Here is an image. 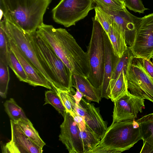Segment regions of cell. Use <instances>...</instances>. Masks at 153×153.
<instances>
[{
  "mask_svg": "<svg viewBox=\"0 0 153 153\" xmlns=\"http://www.w3.org/2000/svg\"><path fill=\"white\" fill-rule=\"evenodd\" d=\"M52 0H0L4 16L25 32H35L43 23L44 15Z\"/></svg>",
  "mask_w": 153,
  "mask_h": 153,
  "instance_id": "cell-2",
  "label": "cell"
},
{
  "mask_svg": "<svg viewBox=\"0 0 153 153\" xmlns=\"http://www.w3.org/2000/svg\"><path fill=\"white\" fill-rule=\"evenodd\" d=\"M90 102L82 98L79 103L76 104V110L83 118L86 126L101 139L107 128V123L103 120L99 108Z\"/></svg>",
  "mask_w": 153,
  "mask_h": 153,
  "instance_id": "cell-13",
  "label": "cell"
},
{
  "mask_svg": "<svg viewBox=\"0 0 153 153\" xmlns=\"http://www.w3.org/2000/svg\"><path fill=\"white\" fill-rule=\"evenodd\" d=\"M141 140L140 127L135 120L112 123L98 145L88 153H121Z\"/></svg>",
  "mask_w": 153,
  "mask_h": 153,
  "instance_id": "cell-4",
  "label": "cell"
},
{
  "mask_svg": "<svg viewBox=\"0 0 153 153\" xmlns=\"http://www.w3.org/2000/svg\"><path fill=\"white\" fill-rule=\"evenodd\" d=\"M64 121L60 126L59 140L69 153H83V147L80 137V130L70 113L65 112Z\"/></svg>",
  "mask_w": 153,
  "mask_h": 153,
  "instance_id": "cell-12",
  "label": "cell"
},
{
  "mask_svg": "<svg viewBox=\"0 0 153 153\" xmlns=\"http://www.w3.org/2000/svg\"><path fill=\"white\" fill-rule=\"evenodd\" d=\"M129 47L135 57L151 59L153 57V13L142 17L133 44Z\"/></svg>",
  "mask_w": 153,
  "mask_h": 153,
  "instance_id": "cell-9",
  "label": "cell"
},
{
  "mask_svg": "<svg viewBox=\"0 0 153 153\" xmlns=\"http://www.w3.org/2000/svg\"><path fill=\"white\" fill-rule=\"evenodd\" d=\"M8 38L5 30L4 21L3 19L0 22V61L8 65Z\"/></svg>",
  "mask_w": 153,
  "mask_h": 153,
  "instance_id": "cell-28",
  "label": "cell"
},
{
  "mask_svg": "<svg viewBox=\"0 0 153 153\" xmlns=\"http://www.w3.org/2000/svg\"><path fill=\"white\" fill-rule=\"evenodd\" d=\"M8 38L10 48L19 59L27 76V83L34 87L41 86L52 90L48 82L25 58L11 39L8 36Z\"/></svg>",
  "mask_w": 153,
  "mask_h": 153,
  "instance_id": "cell-15",
  "label": "cell"
},
{
  "mask_svg": "<svg viewBox=\"0 0 153 153\" xmlns=\"http://www.w3.org/2000/svg\"><path fill=\"white\" fill-rule=\"evenodd\" d=\"M70 114L78 126L80 131L84 130L86 126L83 118L78 114L76 111Z\"/></svg>",
  "mask_w": 153,
  "mask_h": 153,
  "instance_id": "cell-33",
  "label": "cell"
},
{
  "mask_svg": "<svg viewBox=\"0 0 153 153\" xmlns=\"http://www.w3.org/2000/svg\"><path fill=\"white\" fill-rule=\"evenodd\" d=\"M107 34L115 55L118 57H121L128 46L114 22Z\"/></svg>",
  "mask_w": 153,
  "mask_h": 153,
  "instance_id": "cell-20",
  "label": "cell"
},
{
  "mask_svg": "<svg viewBox=\"0 0 153 153\" xmlns=\"http://www.w3.org/2000/svg\"><path fill=\"white\" fill-rule=\"evenodd\" d=\"M4 106L5 111L11 120L14 122L20 120L30 121L22 108L17 104L13 98L7 100L4 103Z\"/></svg>",
  "mask_w": 153,
  "mask_h": 153,
  "instance_id": "cell-21",
  "label": "cell"
},
{
  "mask_svg": "<svg viewBox=\"0 0 153 153\" xmlns=\"http://www.w3.org/2000/svg\"><path fill=\"white\" fill-rule=\"evenodd\" d=\"M139 124L143 143L140 153H153V113L136 120Z\"/></svg>",
  "mask_w": 153,
  "mask_h": 153,
  "instance_id": "cell-18",
  "label": "cell"
},
{
  "mask_svg": "<svg viewBox=\"0 0 153 153\" xmlns=\"http://www.w3.org/2000/svg\"><path fill=\"white\" fill-rule=\"evenodd\" d=\"M8 65L0 61V95L3 98L6 97L10 80Z\"/></svg>",
  "mask_w": 153,
  "mask_h": 153,
  "instance_id": "cell-29",
  "label": "cell"
},
{
  "mask_svg": "<svg viewBox=\"0 0 153 153\" xmlns=\"http://www.w3.org/2000/svg\"><path fill=\"white\" fill-rule=\"evenodd\" d=\"M92 20V32L86 52L89 67L88 79L92 85L101 91L104 74V36L106 32L94 17Z\"/></svg>",
  "mask_w": 153,
  "mask_h": 153,
  "instance_id": "cell-5",
  "label": "cell"
},
{
  "mask_svg": "<svg viewBox=\"0 0 153 153\" xmlns=\"http://www.w3.org/2000/svg\"><path fill=\"white\" fill-rule=\"evenodd\" d=\"M120 0L122 1H123V0Z\"/></svg>",
  "mask_w": 153,
  "mask_h": 153,
  "instance_id": "cell-37",
  "label": "cell"
},
{
  "mask_svg": "<svg viewBox=\"0 0 153 153\" xmlns=\"http://www.w3.org/2000/svg\"><path fill=\"white\" fill-rule=\"evenodd\" d=\"M74 96L76 101V104L79 103L83 97L82 94L77 90H76V91L75 94L74 95Z\"/></svg>",
  "mask_w": 153,
  "mask_h": 153,
  "instance_id": "cell-35",
  "label": "cell"
},
{
  "mask_svg": "<svg viewBox=\"0 0 153 153\" xmlns=\"http://www.w3.org/2000/svg\"><path fill=\"white\" fill-rule=\"evenodd\" d=\"M128 91L126 75L123 70L116 79L110 81L109 99L114 102Z\"/></svg>",
  "mask_w": 153,
  "mask_h": 153,
  "instance_id": "cell-19",
  "label": "cell"
},
{
  "mask_svg": "<svg viewBox=\"0 0 153 153\" xmlns=\"http://www.w3.org/2000/svg\"><path fill=\"white\" fill-rule=\"evenodd\" d=\"M114 102L112 123L135 120L145 107L144 99L133 95L129 91Z\"/></svg>",
  "mask_w": 153,
  "mask_h": 153,
  "instance_id": "cell-11",
  "label": "cell"
},
{
  "mask_svg": "<svg viewBox=\"0 0 153 153\" xmlns=\"http://www.w3.org/2000/svg\"><path fill=\"white\" fill-rule=\"evenodd\" d=\"M143 67L150 76L153 79V63L151 59H142Z\"/></svg>",
  "mask_w": 153,
  "mask_h": 153,
  "instance_id": "cell-34",
  "label": "cell"
},
{
  "mask_svg": "<svg viewBox=\"0 0 153 153\" xmlns=\"http://www.w3.org/2000/svg\"><path fill=\"white\" fill-rule=\"evenodd\" d=\"M94 3L93 0H61L52 10L53 19L65 27L75 25L94 8Z\"/></svg>",
  "mask_w": 153,
  "mask_h": 153,
  "instance_id": "cell-6",
  "label": "cell"
},
{
  "mask_svg": "<svg viewBox=\"0 0 153 153\" xmlns=\"http://www.w3.org/2000/svg\"><path fill=\"white\" fill-rule=\"evenodd\" d=\"M126 7L135 13H143L148 10L145 7L141 0H123Z\"/></svg>",
  "mask_w": 153,
  "mask_h": 153,
  "instance_id": "cell-32",
  "label": "cell"
},
{
  "mask_svg": "<svg viewBox=\"0 0 153 153\" xmlns=\"http://www.w3.org/2000/svg\"><path fill=\"white\" fill-rule=\"evenodd\" d=\"M80 137L83 144V153H88L98 145L101 140L97 134L87 126L84 130L80 131Z\"/></svg>",
  "mask_w": 153,
  "mask_h": 153,
  "instance_id": "cell-23",
  "label": "cell"
},
{
  "mask_svg": "<svg viewBox=\"0 0 153 153\" xmlns=\"http://www.w3.org/2000/svg\"><path fill=\"white\" fill-rule=\"evenodd\" d=\"M45 102L43 105H51L63 117L66 110L58 94L55 91L50 90L45 92Z\"/></svg>",
  "mask_w": 153,
  "mask_h": 153,
  "instance_id": "cell-27",
  "label": "cell"
},
{
  "mask_svg": "<svg viewBox=\"0 0 153 153\" xmlns=\"http://www.w3.org/2000/svg\"><path fill=\"white\" fill-rule=\"evenodd\" d=\"M126 76L128 89L131 94L153 102V79L144 69L142 58H133Z\"/></svg>",
  "mask_w": 153,
  "mask_h": 153,
  "instance_id": "cell-8",
  "label": "cell"
},
{
  "mask_svg": "<svg viewBox=\"0 0 153 153\" xmlns=\"http://www.w3.org/2000/svg\"><path fill=\"white\" fill-rule=\"evenodd\" d=\"M36 32L49 45L72 72L88 78L89 67L87 54L75 39L65 29L55 28L44 23Z\"/></svg>",
  "mask_w": 153,
  "mask_h": 153,
  "instance_id": "cell-1",
  "label": "cell"
},
{
  "mask_svg": "<svg viewBox=\"0 0 153 153\" xmlns=\"http://www.w3.org/2000/svg\"><path fill=\"white\" fill-rule=\"evenodd\" d=\"M95 3L107 8L120 9L126 7L123 1L120 0H93Z\"/></svg>",
  "mask_w": 153,
  "mask_h": 153,
  "instance_id": "cell-31",
  "label": "cell"
},
{
  "mask_svg": "<svg viewBox=\"0 0 153 153\" xmlns=\"http://www.w3.org/2000/svg\"><path fill=\"white\" fill-rule=\"evenodd\" d=\"M5 28L8 36L15 43L25 58L41 73L53 88L52 82L42 68L36 55L31 33H27L9 18L4 16Z\"/></svg>",
  "mask_w": 153,
  "mask_h": 153,
  "instance_id": "cell-7",
  "label": "cell"
},
{
  "mask_svg": "<svg viewBox=\"0 0 153 153\" xmlns=\"http://www.w3.org/2000/svg\"><path fill=\"white\" fill-rule=\"evenodd\" d=\"M72 78L73 87L79 91L86 100L99 103L102 99L101 91L92 85L87 77L74 74Z\"/></svg>",
  "mask_w": 153,
  "mask_h": 153,
  "instance_id": "cell-17",
  "label": "cell"
},
{
  "mask_svg": "<svg viewBox=\"0 0 153 153\" xmlns=\"http://www.w3.org/2000/svg\"><path fill=\"white\" fill-rule=\"evenodd\" d=\"M56 92L59 95L62 103L65 107L66 111L71 113L76 111V101L74 96L75 92L72 88L68 91L58 90Z\"/></svg>",
  "mask_w": 153,
  "mask_h": 153,
  "instance_id": "cell-26",
  "label": "cell"
},
{
  "mask_svg": "<svg viewBox=\"0 0 153 153\" xmlns=\"http://www.w3.org/2000/svg\"><path fill=\"white\" fill-rule=\"evenodd\" d=\"M31 35L38 59L51 79L54 91L70 90L73 87L71 71L36 31Z\"/></svg>",
  "mask_w": 153,
  "mask_h": 153,
  "instance_id": "cell-3",
  "label": "cell"
},
{
  "mask_svg": "<svg viewBox=\"0 0 153 153\" xmlns=\"http://www.w3.org/2000/svg\"><path fill=\"white\" fill-rule=\"evenodd\" d=\"M134 57L131 51L128 47L127 49L125 52L122 56L119 58L117 61L111 80L116 79L123 70L126 75L129 67Z\"/></svg>",
  "mask_w": 153,
  "mask_h": 153,
  "instance_id": "cell-24",
  "label": "cell"
},
{
  "mask_svg": "<svg viewBox=\"0 0 153 153\" xmlns=\"http://www.w3.org/2000/svg\"><path fill=\"white\" fill-rule=\"evenodd\" d=\"M94 9L95 15L94 18L99 22L107 34L114 22L112 17L97 4Z\"/></svg>",
  "mask_w": 153,
  "mask_h": 153,
  "instance_id": "cell-30",
  "label": "cell"
},
{
  "mask_svg": "<svg viewBox=\"0 0 153 153\" xmlns=\"http://www.w3.org/2000/svg\"><path fill=\"white\" fill-rule=\"evenodd\" d=\"M11 138L3 146L2 153H42L43 149L38 146L20 129L18 125L10 120Z\"/></svg>",
  "mask_w": 153,
  "mask_h": 153,
  "instance_id": "cell-14",
  "label": "cell"
},
{
  "mask_svg": "<svg viewBox=\"0 0 153 153\" xmlns=\"http://www.w3.org/2000/svg\"><path fill=\"white\" fill-rule=\"evenodd\" d=\"M8 65L13 71L19 81L27 82V76L19 59L9 45L7 54Z\"/></svg>",
  "mask_w": 153,
  "mask_h": 153,
  "instance_id": "cell-25",
  "label": "cell"
},
{
  "mask_svg": "<svg viewBox=\"0 0 153 153\" xmlns=\"http://www.w3.org/2000/svg\"><path fill=\"white\" fill-rule=\"evenodd\" d=\"M96 4L111 15L127 45L129 47L131 46L134 41L137 29L142 18L133 15L127 10L126 7L120 9H112Z\"/></svg>",
  "mask_w": 153,
  "mask_h": 153,
  "instance_id": "cell-10",
  "label": "cell"
},
{
  "mask_svg": "<svg viewBox=\"0 0 153 153\" xmlns=\"http://www.w3.org/2000/svg\"><path fill=\"white\" fill-rule=\"evenodd\" d=\"M14 122V121H13ZM22 131L34 143L42 149L46 143L42 140L30 121L20 120L14 122Z\"/></svg>",
  "mask_w": 153,
  "mask_h": 153,
  "instance_id": "cell-22",
  "label": "cell"
},
{
  "mask_svg": "<svg viewBox=\"0 0 153 153\" xmlns=\"http://www.w3.org/2000/svg\"><path fill=\"white\" fill-rule=\"evenodd\" d=\"M152 59V63H153V57H152V59Z\"/></svg>",
  "mask_w": 153,
  "mask_h": 153,
  "instance_id": "cell-36",
  "label": "cell"
},
{
  "mask_svg": "<svg viewBox=\"0 0 153 153\" xmlns=\"http://www.w3.org/2000/svg\"><path fill=\"white\" fill-rule=\"evenodd\" d=\"M105 44V60L103 81L101 89V97L109 99V84L115 64L119 57L115 55L106 32L104 36Z\"/></svg>",
  "mask_w": 153,
  "mask_h": 153,
  "instance_id": "cell-16",
  "label": "cell"
}]
</instances>
